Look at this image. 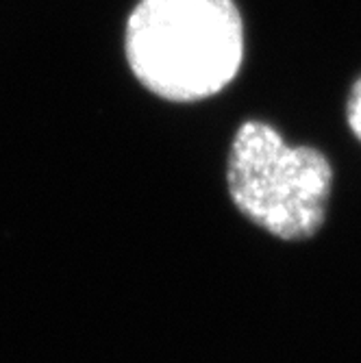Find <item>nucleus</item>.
Listing matches in <instances>:
<instances>
[{
  "label": "nucleus",
  "instance_id": "2",
  "mask_svg": "<svg viewBox=\"0 0 361 363\" xmlns=\"http://www.w3.org/2000/svg\"><path fill=\"white\" fill-rule=\"evenodd\" d=\"M231 201L283 242L311 240L324 224L333 168L318 148L289 146L266 122H244L226 163Z\"/></svg>",
  "mask_w": 361,
  "mask_h": 363
},
{
  "label": "nucleus",
  "instance_id": "3",
  "mask_svg": "<svg viewBox=\"0 0 361 363\" xmlns=\"http://www.w3.org/2000/svg\"><path fill=\"white\" fill-rule=\"evenodd\" d=\"M346 120L355 133V138L361 142V79L352 85L348 101H346Z\"/></svg>",
  "mask_w": 361,
  "mask_h": 363
},
{
  "label": "nucleus",
  "instance_id": "1",
  "mask_svg": "<svg viewBox=\"0 0 361 363\" xmlns=\"http://www.w3.org/2000/svg\"><path fill=\"white\" fill-rule=\"evenodd\" d=\"M124 52L148 91L199 103L238 77L244 22L233 0H140L126 22Z\"/></svg>",
  "mask_w": 361,
  "mask_h": 363
}]
</instances>
